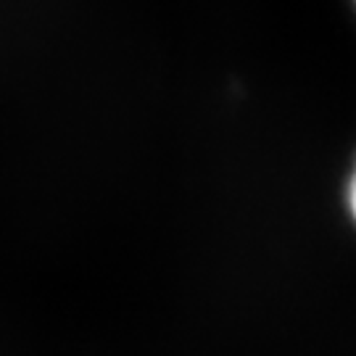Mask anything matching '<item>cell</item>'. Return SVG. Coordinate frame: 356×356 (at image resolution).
Segmentation results:
<instances>
[{"label": "cell", "instance_id": "cell-1", "mask_svg": "<svg viewBox=\"0 0 356 356\" xmlns=\"http://www.w3.org/2000/svg\"><path fill=\"white\" fill-rule=\"evenodd\" d=\"M346 198H348V211H351V216H354V222H356V166H354V172H351V179H348Z\"/></svg>", "mask_w": 356, "mask_h": 356}]
</instances>
